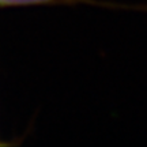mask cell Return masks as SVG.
Wrapping results in <instances>:
<instances>
[{
    "mask_svg": "<svg viewBox=\"0 0 147 147\" xmlns=\"http://www.w3.org/2000/svg\"><path fill=\"white\" fill-rule=\"evenodd\" d=\"M82 0H0V7L10 5H36V4H55V3H72Z\"/></svg>",
    "mask_w": 147,
    "mask_h": 147,
    "instance_id": "obj_1",
    "label": "cell"
}]
</instances>
